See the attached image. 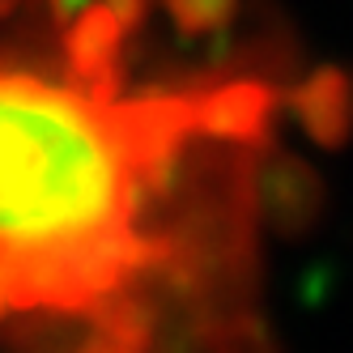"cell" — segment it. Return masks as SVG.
<instances>
[{
  "mask_svg": "<svg viewBox=\"0 0 353 353\" xmlns=\"http://www.w3.org/2000/svg\"><path fill=\"white\" fill-rule=\"evenodd\" d=\"M281 107L319 149H345L353 137V72L323 64L281 94Z\"/></svg>",
  "mask_w": 353,
  "mask_h": 353,
  "instance_id": "obj_4",
  "label": "cell"
},
{
  "mask_svg": "<svg viewBox=\"0 0 353 353\" xmlns=\"http://www.w3.org/2000/svg\"><path fill=\"white\" fill-rule=\"evenodd\" d=\"M256 209L260 221H268L276 234L298 239L323 213V183L302 158L264 149L256 166Z\"/></svg>",
  "mask_w": 353,
  "mask_h": 353,
  "instance_id": "obj_3",
  "label": "cell"
},
{
  "mask_svg": "<svg viewBox=\"0 0 353 353\" xmlns=\"http://www.w3.org/2000/svg\"><path fill=\"white\" fill-rule=\"evenodd\" d=\"M272 90L132 98L0 64V319L64 315L90 349L247 341Z\"/></svg>",
  "mask_w": 353,
  "mask_h": 353,
  "instance_id": "obj_1",
  "label": "cell"
},
{
  "mask_svg": "<svg viewBox=\"0 0 353 353\" xmlns=\"http://www.w3.org/2000/svg\"><path fill=\"white\" fill-rule=\"evenodd\" d=\"M137 30L123 21L111 0H98V5H85L72 21H64V64H68V77L85 81L90 90H107L119 94L123 85V47H128Z\"/></svg>",
  "mask_w": 353,
  "mask_h": 353,
  "instance_id": "obj_2",
  "label": "cell"
},
{
  "mask_svg": "<svg viewBox=\"0 0 353 353\" xmlns=\"http://www.w3.org/2000/svg\"><path fill=\"white\" fill-rule=\"evenodd\" d=\"M162 5H166L174 26L183 34H192V39L221 34L239 13V0H162Z\"/></svg>",
  "mask_w": 353,
  "mask_h": 353,
  "instance_id": "obj_5",
  "label": "cell"
}]
</instances>
